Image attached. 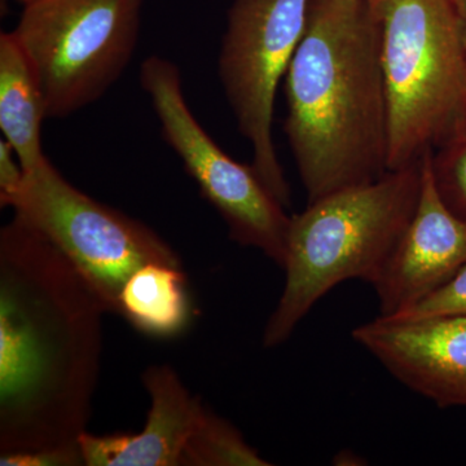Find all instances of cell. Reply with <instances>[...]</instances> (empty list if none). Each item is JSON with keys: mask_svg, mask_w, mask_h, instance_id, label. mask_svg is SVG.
Wrapping results in <instances>:
<instances>
[{"mask_svg": "<svg viewBox=\"0 0 466 466\" xmlns=\"http://www.w3.org/2000/svg\"><path fill=\"white\" fill-rule=\"evenodd\" d=\"M47 118L38 76L12 32L0 34V130L30 173L47 158L42 122Z\"/></svg>", "mask_w": 466, "mask_h": 466, "instance_id": "12", "label": "cell"}, {"mask_svg": "<svg viewBox=\"0 0 466 466\" xmlns=\"http://www.w3.org/2000/svg\"><path fill=\"white\" fill-rule=\"evenodd\" d=\"M96 294L17 216L0 232V451L79 449L101 351Z\"/></svg>", "mask_w": 466, "mask_h": 466, "instance_id": "1", "label": "cell"}, {"mask_svg": "<svg viewBox=\"0 0 466 466\" xmlns=\"http://www.w3.org/2000/svg\"><path fill=\"white\" fill-rule=\"evenodd\" d=\"M139 81L162 137L198 183L202 198L223 218L232 240L256 248L283 268L290 223L287 207L251 165L227 155L202 127L187 104L179 67L153 55L143 61Z\"/></svg>", "mask_w": 466, "mask_h": 466, "instance_id": "7", "label": "cell"}, {"mask_svg": "<svg viewBox=\"0 0 466 466\" xmlns=\"http://www.w3.org/2000/svg\"><path fill=\"white\" fill-rule=\"evenodd\" d=\"M389 108V171L466 130V47L452 0H370Z\"/></svg>", "mask_w": 466, "mask_h": 466, "instance_id": "4", "label": "cell"}, {"mask_svg": "<svg viewBox=\"0 0 466 466\" xmlns=\"http://www.w3.org/2000/svg\"><path fill=\"white\" fill-rule=\"evenodd\" d=\"M143 0H30L12 30L38 76L47 118L96 103L124 76Z\"/></svg>", "mask_w": 466, "mask_h": 466, "instance_id": "5", "label": "cell"}, {"mask_svg": "<svg viewBox=\"0 0 466 466\" xmlns=\"http://www.w3.org/2000/svg\"><path fill=\"white\" fill-rule=\"evenodd\" d=\"M143 383L150 398L143 431L106 437L85 431L78 441L85 465L182 466L184 451L207 408L170 367H149Z\"/></svg>", "mask_w": 466, "mask_h": 466, "instance_id": "11", "label": "cell"}, {"mask_svg": "<svg viewBox=\"0 0 466 466\" xmlns=\"http://www.w3.org/2000/svg\"><path fill=\"white\" fill-rule=\"evenodd\" d=\"M2 466H76L85 465L81 449L73 451H42L34 453H2Z\"/></svg>", "mask_w": 466, "mask_h": 466, "instance_id": "17", "label": "cell"}, {"mask_svg": "<svg viewBox=\"0 0 466 466\" xmlns=\"http://www.w3.org/2000/svg\"><path fill=\"white\" fill-rule=\"evenodd\" d=\"M14 2L20 3V5H26V3H29L30 0H14Z\"/></svg>", "mask_w": 466, "mask_h": 466, "instance_id": "20", "label": "cell"}, {"mask_svg": "<svg viewBox=\"0 0 466 466\" xmlns=\"http://www.w3.org/2000/svg\"><path fill=\"white\" fill-rule=\"evenodd\" d=\"M284 88V133L309 202L388 173V96L370 0H309Z\"/></svg>", "mask_w": 466, "mask_h": 466, "instance_id": "2", "label": "cell"}, {"mask_svg": "<svg viewBox=\"0 0 466 466\" xmlns=\"http://www.w3.org/2000/svg\"><path fill=\"white\" fill-rule=\"evenodd\" d=\"M25 171L16 152L5 139H0V198L16 192L23 183Z\"/></svg>", "mask_w": 466, "mask_h": 466, "instance_id": "18", "label": "cell"}, {"mask_svg": "<svg viewBox=\"0 0 466 466\" xmlns=\"http://www.w3.org/2000/svg\"><path fill=\"white\" fill-rule=\"evenodd\" d=\"M352 339L410 390L441 408L466 407V314L380 315Z\"/></svg>", "mask_w": 466, "mask_h": 466, "instance_id": "9", "label": "cell"}, {"mask_svg": "<svg viewBox=\"0 0 466 466\" xmlns=\"http://www.w3.org/2000/svg\"><path fill=\"white\" fill-rule=\"evenodd\" d=\"M429 155L422 159L415 214L372 284L381 317H397L416 308L466 266V223L441 200Z\"/></svg>", "mask_w": 466, "mask_h": 466, "instance_id": "10", "label": "cell"}, {"mask_svg": "<svg viewBox=\"0 0 466 466\" xmlns=\"http://www.w3.org/2000/svg\"><path fill=\"white\" fill-rule=\"evenodd\" d=\"M421 180L422 161L329 193L290 217L284 290L267 321L265 348L287 341L337 285L375 283L415 214Z\"/></svg>", "mask_w": 466, "mask_h": 466, "instance_id": "3", "label": "cell"}, {"mask_svg": "<svg viewBox=\"0 0 466 466\" xmlns=\"http://www.w3.org/2000/svg\"><path fill=\"white\" fill-rule=\"evenodd\" d=\"M309 0H233L218 73L251 167L284 207L290 187L274 143L275 101L308 25Z\"/></svg>", "mask_w": 466, "mask_h": 466, "instance_id": "8", "label": "cell"}, {"mask_svg": "<svg viewBox=\"0 0 466 466\" xmlns=\"http://www.w3.org/2000/svg\"><path fill=\"white\" fill-rule=\"evenodd\" d=\"M119 317L152 339H174L193 317L182 267L147 265L131 276L119 297Z\"/></svg>", "mask_w": 466, "mask_h": 466, "instance_id": "13", "label": "cell"}, {"mask_svg": "<svg viewBox=\"0 0 466 466\" xmlns=\"http://www.w3.org/2000/svg\"><path fill=\"white\" fill-rule=\"evenodd\" d=\"M2 207L35 228L90 285L106 312L118 315L119 297L147 265L182 267V260L148 226L86 195L46 158L25 173Z\"/></svg>", "mask_w": 466, "mask_h": 466, "instance_id": "6", "label": "cell"}, {"mask_svg": "<svg viewBox=\"0 0 466 466\" xmlns=\"http://www.w3.org/2000/svg\"><path fill=\"white\" fill-rule=\"evenodd\" d=\"M271 465L254 450L244 435L205 410L184 451L182 466H267Z\"/></svg>", "mask_w": 466, "mask_h": 466, "instance_id": "14", "label": "cell"}, {"mask_svg": "<svg viewBox=\"0 0 466 466\" xmlns=\"http://www.w3.org/2000/svg\"><path fill=\"white\" fill-rule=\"evenodd\" d=\"M456 15H458L460 27H461L462 38L466 47V0H452Z\"/></svg>", "mask_w": 466, "mask_h": 466, "instance_id": "19", "label": "cell"}, {"mask_svg": "<svg viewBox=\"0 0 466 466\" xmlns=\"http://www.w3.org/2000/svg\"><path fill=\"white\" fill-rule=\"evenodd\" d=\"M446 312L466 314V266L449 284L444 285L433 296L397 317H421V315L446 314Z\"/></svg>", "mask_w": 466, "mask_h": 466, "instance_id": "16", "label": "cell"}, {"mask_svg": "<svg viewBox=\"0 0 466 466\" xmlns=\"http://www.w3.org/2000/svg\"><path fill=\"white\" fill-rule=\"evenodd\" d=\"M428 159L441 200L466 223V130L438 147Z\"/></svg>", "mask_w": 466, "mask_h": 466, "instance_id": "15", "label": "cell"}]
</instances>
